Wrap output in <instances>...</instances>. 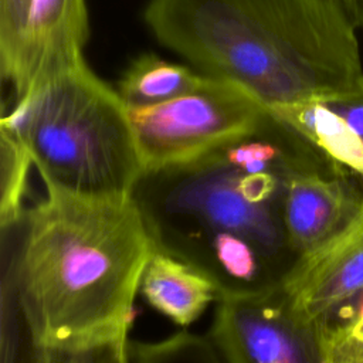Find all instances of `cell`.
I'll return each instance as SVG.
<instances>
[{"label": "cell", "instance_id": "15", "mask_svg": "<svg viewBox=\"0 0 363 363\" xmlns=\"http://www.w3.org/2000/svg\"><path fill=\"white\" fill-rule=\"evenodd\" d=\"M1 150V196L0 221L1 228H14L26 214L24 197L27 191L31 156L17 135L0 125Z\"/></svg>", "mask_w": 363, "mask_h": 363}, {"label": "cell", "instance_id": "9", "mask_svg": "<svg viewBox=\"0 0 363 363\" xmlns=\"http://www.w3.org/2000/svg\"><path fill=\"white\" fill-rule=\"evenodd\" d=\"M363 201V180L330 166L302 170L285 182L284 224L294 251L302 254L335 234Z\"/></svg>", "mask_w": 363, "mask_h": 363}, {"label": "cell", "instance_id": "8", "mask_svg": "<svg viewBox=\"0 0 363 363\" xmlns=\"http://www.w3.org/2000/svg\"><path fill=\"white\" fill-rule=\"evenodd\" d=\"M88 35L85 0H31L13 62L1 75L16 99L82 61Z\"/></svg>", "mask_w": 363, "mask_h": 363}, {"label": "cell", "instance_id": "18", "mask_svg": "<svg viewBox=\"0 0 363 363\" xmlns=\"http://www.w3.org/2000/svg\"><path fill=\"white\" fill-rule=\"evenodd\" d=\"M320 99L342 118L350 132L363 145V79L349 91Z\"/></svg>", "mask_w": 363, "mask_h": 363}, {"label": "cell", "instance_id": "4", "mask_svg": "<svg viewBox=\"0 0 363 363\" xmlns=\"http://www.w3.org/2000/svg\"><path fill=\"white\" fill-rule=\"evenodd\" d=\"M0 125L23 142L45 187L132 196L145 173L129 108L85 60L17 98Z\"/></svg>", "mask_w": 363, "mask_h": 363}, {"label": "cell", "instance_id": "14", "mask_svg": "<svg viewBox=\"0 0 363 363\" xmlns=\"http://www.w3.org/2000/svg\"><path fill=\"white\" fill-rule=\"evenodd\" d=\"M323 363H363V288L316 323Z\"/></svg>", "mask_w": 363, "mask_h": 363}, {"label": "cell", "instance_id": "16", "mask_svg": "<svg viewBox=\"0 0 363 363\" xmlns=\"http://www.w3.org/2000/svg\"><path fill=\"white\" fill-rule=\"evenodd\" d=\"M130 363H224L207 336L179 332L155 342H129Z\"/></svg>", "mask_w": 363, "mask_h": 363}, {"label": "cell", "instance_id": "5", "mask_svg": "<svg viewBox=\"0 0 363 363\" xmlns=\"http://www.w3.org/2000/svg\"><path fill=\"white\" fill-rule=\"evenodd\" d=\"M145 172L201 159L259 130L268 106L244 86L208 77L162 104L129 108Z\"/></svg>", "mask_w": 363, "mask_h": 363}, {"label": "cell", "instance_id": "13", "mask_svg": "<svg viewBox=\"0 0 363 363\" xmlns=\"http://www.w3.org/2000/svg\"><path fill=\"white\" fill-rule=\"evenodd\" d=\"M125 322L67 342L28 343L24 363H130L129 328Z\"/></svg>", "mask_w": 363, "mask_h": 363}, {"label": "cell", "instance_id": "19", "mask_svg": "<svg viewBox=\"0 0 363 363\" xmlns=\"http://www.w3.org/2000/svg\"><path fill=\"white\" fill-rule=\"evenodd\" d=\"M345 11L357 30H363V0H340Z\"/></svg>", "mask_w": 363, "mask_h": 363}, {"label": "cell", "instance_id": "11", "mask_svg": "<svg viewBox=\"0 0 363 363\" xmlns=\"http://www.w3.org/2000/svg\"><path fill=\"white\" fill-rule=\"evenodd\" d=\"M268 111L303 136L337 167L363 180V145L323 99L275 105Z\"/></svg>", "mask_w": 363, "mask_h": 363}, {"label": "cell", "instance_id": "17", "mask_svg": "<svg viewBox=\"0 0 363 363\" xmlns=\"http://www.w3.org/2000/svg\"><path fill=\"white\" fill-rule=\"evenodd\" d=\"M31 0H0V71L10 68Z\"/></svg>", "mask_w": 363, "mask_h": 363}, {"label": "cell", "instance_id": "1", "mask_svg": "<svg viewBox=\"0 0 363 363\" xmlns=\"http://www.w3.org/2000/svg\"><path fill=\"white\" fill-rule=\"evenodd\" d=\"M143 16L166 48L268 108L363 79L357 28L340 0H147Z\"/></svg>", "mask_w": 363, "mask_h": 363}, {"label": "cell", "instance_id": "3", "mask_svg": "<svg viewBox=\"0 0 363 363\" xmlns=\"http://www.w3.org/2000/svg\"><path fill=\"white\" fill-rule=\"evenodd\" d=\"M242 169L223 147L190 163L149 170L132 197L153 248L208 277L220 295L279 285L299 255L284 224V197L251 201Z\"/></svg>", "mask_w": 363, "mask_h": 363}, {"label": "cell", "instance_id": "7", "mask_svg": "<svg viewBox=\"0 0 363 363\" xmlns=\"http://www.w3.org/2000/svg\"><path fill=\"white\" fill-rule=\"evenodd\" d=\"M281 285L313 326L363 288V201L335 234L296 259Z\"/></svg>", "mask_w": 363, "mask_h": 363}, {"label": "cell", "instance_id": "2", "mask_svg": "<svg viewBox=\"0 0 363 363\" xmlns=\"http://www.w3.org/2000/svg\"><path fill=\"white\" fill-rule=\"evenodd\" d=\"M26 210L11 268L31 343L89 336L132 322L153 242L132 196H84L45 187Z\"/></svg>", "mask_w": 363, "mask_h": 363}, {"label": "cell", "instance_id": "12", "mask_svg": "<svg viewBox=\"0 0 363 363\" xmlns=\"http://www.w3.org/2000/svg\"><path fill=\"white\" fill-rule=\"evenodd\" d=\"M207 75L155 54L136 57L118 82V94L128 108L162 104L199 88Z\"/></svg>", "mask_w": 363, "mask_h": 363}, {"label": "cell", "instance_id": "6", "mask_svg": "<svg viewBox=\"0 0 363 363\" xmlns=\"http://www.w3.org/2000/svg\"><path fill=\"white\" fill-rule=\"evenodd\" d=\"M207 337L224 363H323L316 328L281 284L220 295Z\"/></svg>", "mask_w": 363, "mask_h": 363}, {"label": "cell", "instance_id": "10", "mask_svg": "<svg viewBox=\"0 0 363 363\" xmlns=\"http://www.w3.org/2000/svg\"><path fill=\"white\" fill-rule=\"evenodd\" d=\"M139 291L155 311L179 326L193 323L220 298L218 286L208 277L155 248Z\"/></svg>", "mask_w": 363, "mask_h": 363}]
</instances>
